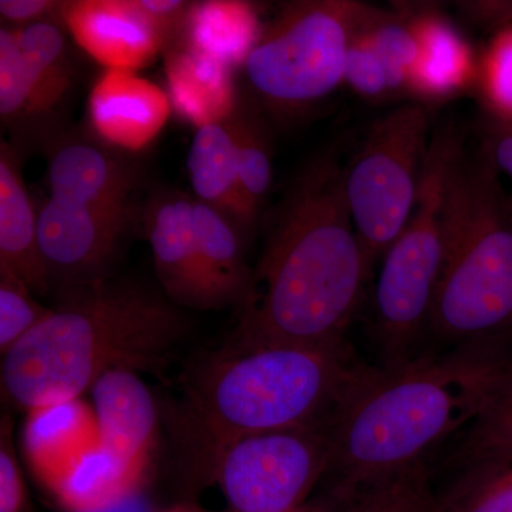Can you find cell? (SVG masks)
I'll return each mask as SVG.
<instances>
[{
  "label": "cell",
  "instance_id": "34",
  "mask_svg": "<svg viewBox=\"0 0 512 512\" xmlns=\"http://www.w3.org/2000/svg\"><path fill=\"white\" fill-rule=\"evenodd\" d=\"M481 151L490 158L498 173L512 180V119H494L484 128Z\"/></svg>",
  "mask_w": 512,
  "mask_h": 512
},
{
  "label": "cell",
  "instance_id": "37",
  "mask_svg": "<svg viewBox=\"0 0 512 512\" xmlns=\"http://www.w3.org/2000/svg\"><path fill=\"white\" fill-rule=\"evenodd\" d=\"M510 208H511V214H512V195L510 197Z\"/></svg>",
  "mask_w": 512,
  "mask_h": 512
},
{
  "label": "cell",
  "instance_id": "5",
  "mask_svg": "<svg viewBox=\"0 0 512 512\" xmlns=\"http://www.w3.org/2000/svg\"><path fill=\"white\" fill-rule=\"evenodd\" d=\"M498 174L481 148H461L448 174L429 333L450 349L512 350V214Z\"/></svg>",
  "mask_w": 512,
  "mask_h": 512
},
{
  "label": "cell",
  "instance_id": "36",
  "mask_svg": "<svg viewBox=\"0 0 512 512\" xmlns=\"http://www.w3.org/2000/svg\"><path fill=\"white\" fill-rule=\"evenodd\" d=\"M356 494L343 493V491L336 490V488H329L326 494L320 495L315 500H309L308 503L298 510L292 512H342L345 510L346 505L352 501ZM161 512H202L190 507H174L170 510Z\"/></svg>",
  "mask_w": 512,
  "mask_h": 512
},
{
  "label": "cell",
  "instance_id": "31",
  "mask_svg": "<svg viewBox=\"0 0 512 512\" xmlns=\"http://www.w3.org/2000/svg\"><path fill=\"white\" fill-rule=\"evenodd\" d=\"M363 26L350 43L346 57L345 83L366 99H384L397 92L386 63L370 42Z\"/></svg>",
  "mask_w": 512,
  "mask_h": 512
},
{
  "label": "cell",
  "instance_id": "4",
  "mask_svg": "<svg viewBox=\"0 0 512 512\" xmlns=\"http://www.w3.org/2000/svg\"><path fill=\"white\" fill-rule=\"evenodd\" d=\"M185 329L178 306L138 286L103 281L62 292L57 308L3 355V400L33 413L74 403L113 370L157 369Z\"/></svg>",
  "mask_w": 512,
  "mask_h": 512
},
{
  "label": "cell",
  "instance_id": "26",
  "mask_svg": "<svg viewBox=\"0 0 512 512\" xmlns=\"http://www.w3.org/2000/svg\"><path fill=\"white\" fill-rule=\"evenodd\" d=\"M0 117L16 131L45 119L13 28L0 29Z\"/></svg>",
  "mask_w": 512,
  "mask_h": 512
},
{
  "label": "cell",
  "instance_id": "18",
  "mask_svg": "<svg viewBox=\"0 0 512 512\" xmlns=\"http://www.w3.org/2000/svg\"><path fill=\"white\" fill-rule=\"evenodd\" d=\"M419 40L420 56L409 74L407 90L429 100L447 99L478 77L474 52L467 40L436 13L409 18Z\"/></svg>",
  "mask_w": 512,
  "mask_h": 512
},
{
  "label": "cell",
  "instance_id": "32",
  "mask_svg": "<svg viewBox=\"0 0 512 512\" xmlns=\"http://www.w3.org/2000/svg\"><path fill=\"white\" fill-rule=\"evenodd\" d=\"M29 495L13 444L10 416L0 424V512H28Z\"/></svg>",
  "mask_w": 512,
  "mask_h": 512
},
{
  "label": "cell",
  "instance_id": "24",
  "mask_svg": "<svg viewBox=\"0 0 512 512\" xmlns=\"http://www.w3.org/2000/svg\"><path fill=\"white\" fill-rule=\"evenodd\" d=\"M237 146L239 180L249 208L258 217L272 183V154L268 131L254 107L239 99L228 119Z\"/></svg>",
  "mask_w": 512,
  "mask_h": 512
},
{
  "label": "cell",
  "instance_id": "17",
  "mask_svg": "<svg viewBox=\"0 0 512 512\" xmlns=\"http://www.w3.org/2000/svg\"><path fill=\"white\" fill-rule=\"evenodd\" d=\"M187 167L195 200L220 212L248 241L256 215L242 192L237 146L228 120L197 128L188 151Z\"/></svg>",
  "mask_w": 512,
  "mask_h": 512
},
{
  "label": "cell",
  "instance_id": "3",
  "mask_svg": "<svg viewBox=\"0 0 512 512\" xmlns=\"http://www.w3.org/2000/svg\"><path fill=\"white\" fill-rule=\"evenodd\" d=\"M382 369L339 348L222 349L185 383L178 416L191 466L208 474L242 437L330 429Z\"/></svg>",
  "mask_w": 512,
  "mask_h": 512
},
{
  "label": "cell",
  "instance_id": "22",
  "mask_svg": "<svg viewBox=\"0 0 512 512\" xmlns=\"http://www.w3.org/2000/svg\"><path fill=\"white\" fill-rule=\"evenodd\" d=\"M13 29L25 57L37 104L46 119L73 86L74 67L69 47L55 22Z\"/></svg>",
  "mask_w": 512,
  "mask_h": 512
},
{
  "label": "cell",
  "instance_id": "10",
  "mask_svg": "<svg viewBox=\"0 0 512 512\" xmlns=\"http://www.w3.org/2000/svg\"><path fill=\"white\" fill-rule=\"evenodd\" d=\"M332 460L330 429L271 431L222 448L207 476L232 512H292L329 476Z\"/></svg>",
  "mask_w": 512,
  "mask_h": 512
},
{
  "label": "cell",
  "instance_id": "27",
  "mask_svg": "<svg viewBox=\"0 0 512 512\" xmlns=\"http://www.w3.org/2000/svg\"><path fill=\"white\" fill-rule=\"evenodd\" d=\"M363 30L386 63L396 92L407 90L409 74L420 56L419 40L409 18H396L376 9Z\"/></svg>",
  "mask_w": 512,
  "mask_h": 512
},
{
  "label": "cell",
  "instance_id": "21",
  "mask_svg": "<svg viewBox=\"0 0 512 512\" xmlns=\"http://www.w3.org/2000/svg\"><path fill=\"white\" fill-rule=\"evenodd\" d=\"M184 29L185 47L229 67L245 63L261 33L255 9L244 2L195 3Z\"/></svg>",
  "mask_w": 512,
  "mask_h": 512
},
{
  "label": "cell",
  "instance_id": "6",
  "mask_svg": "<svg viewBox=\"0 0 512 512\" xmlns=\"http://www.w3.org/2000/svg\"><path fill=\"white\" fill-rule=\"evenodd\" d=\"M461 148L463 140L453 126L433 134L412 217L384 255L375 299V340L382 370L416 360L429 335L443 259L444 195Z\"/></svg>",
  "mask_w": 512,
  "mask_h": 512
},
{
  "label": "cell",
  "instance_id": "16",
  "mask_svg": "<svg viewBox=\"0 0 512 512\" xmlns=\"http://www.w3.org/2000/svg\"><path fill=\"white\" fill-rule=\"evenodd\" d=\"M0 274L15 276L30 291H50L49 272L39 247L37 210L22 175L18 148L0 146Z\"/></svg>",
  "mask_w": 512,
  "mask_h": 512
},
{
  "label": "cell",
  "instance_id": "13",
  "mask_svg": "<svg viewBox=\"0 0 512 512\" xmlns=\"http://www.w3.org/2000/svg\"><path fill=\"white\" fill-rule=\"evenodd\" d=\"M62 22L77 45L109 70L143 69L167 43L134 0L66 2Z\"/></svg>",
  "mask_w": 512,
  "mask_h": 512
},
{
  "label": "cell",
  "instance_id": "19",
  "mask_svg": "<svg viewBox=\"0 0 512 512\" xmlns=\"http://www.w3.org/2000/svg\"><path fill=\"white\" fill-rule=\"evenodd\" d=\"M231 69L188 47L173 50L165 70L174 109L197 128L228 120L239 103Z\"/></svg>",
  "mask_w": 512,
  "mask_h": 512
},
{
  "label": "cell",
  "instance_id": "14",
  "mask_svg": "<svg viewBox=\"0 0 512 512\" xmlns=\"http://www.w3.org/2000/svg\"><path fill=\"white\" fill-rule=\"evenodd\" d=\"M146 228L165 298L178 308L211 309L195 234L194 198L174 190L158 192L148 204Z\"/></svg>",
  "mask_w": 512,
  "mask_h": 512
},
{
  "label": "cell",
  "instance_id": "28",
  "mask_svg": "<svg viewBox=\"0 0 512 512\" xmlns=\"http://www.w3.org/2000/svg\"><path fill=\"white\" fill-rule=\"evenodd\" d=\"M461 451L464 461L512 457V366L493 406L467 431Z\"/></svg>",
  "mask_w": 512,
  "mask_h": 512
},
{
  "label": "cell",
  "instance_id": "11",
  "mask_svg": "<svg viewBox=\"0 0 512 512\" xmlns=\"http://www.w3.org/2000/svg\"><path fill=\"white\" fill-rule=\"evenodd\" d=\"M136 208L109 210L50 197L37 210L39 247L50 285L60 291L107 281Z\"/></svg>",
  "mask_w": 512,
  "mask_h": 512
},
{
  "label": "cell",
  "instance_id": "20",
  "mask_svg": "<svg viewBox=\"0 0 512 512\" xmlns=\"http://www.w3.org/2000/svg\"><path fill=\"white\" fill-rule=\"evenodd\" d=\"M194 225L211 309L239 308L254 274L245 258L247 241L220 212L195 198Z\"/></svg>",
  "mask_w": 512,
  "mask_h": 512
},
{
  "label": "cell",
  "instance_id": "25",
  "mask_svg": "<svg viewBox=\"0 0 512 512\" xmlns=\"http://www.w3.org/2000/svg\"><path fill=\"white\" fill-rule=\"evenodd\" d=\"M342 512H443V504L423 463L360 488Z\"/></svg>",
  "mask_w": 512,
  "mask_h": 512
},
{
  "label": "cell",
  "instance_id": "15",
  "mask_svg": "<svg viewBox=\"0 0 512 512\" xmlns=\"http://www.w3.org/2000/svg\"><path fill=\"white\" fill-rule=\"evenodd\" d=\"M170 96L157 84L127 70H109L94 84L87 116L97 140L126 153L150 146L170 117Z\"/></svg>",
  "mask_w": 512,
  "mask_h": 512
},
{
  "label": "cell",
  "instance_id": "12",
  "mask_svg": "<svg viewBox=\"0 0 512 512\" xmlns=\"http://www.w3.org/2000/svg\"><path fill=\"white\" fill-rule=\"evenodd\" d=\"M50 197L89 207L128 210L140 183L136 165L97 138L59 134L46 140Z\"/></svg>",
  "mask_w": 512,
  "mask_h": 512
},
{
  "label": "cell",
  "instance_id": "2",
  "mask_svg": "<svg viewBox=\"0 0 512 512\" xmlns=\"http://www.w3.org/2000/svg\"><path fill=\"white\" fill-rule=\"evenodd\" d=\"M511 366L512 350L460 346L382 370L333 427L329 488L355 494L426 463L431 450L483 419Z\"/></svg>",
  "mask_w": 512,
  "mask_h": 512
},
{
  "label": "cell",
  "instance_id": "23",
  "mask_svg": "<svg viewBox=\"0 0 512 512\" xmlns=\"http://www.w3.org/2000/svg\"><path fill=\"white\" fill-rule=\"evenodd\" d=\"M440 497L443 512H512V457L466 461L463 476Z\"/></svg>",
  "mask_w": 512,
  "mask_h": 512
},
{
  "label": "cell",
  "instance_id": "35",
  "mask_svg": "<svg viewBox=\"0 0 512 512\" xmlns=\"http://www.w3.org/2000/svg\"><path fill=\"white\" fill-rule=\"evenodd\" d=\"M138 9L157 26L165 39H170L175 29L184 28L192 8L191 3L181 0H134Z\"/></svg>",
  "mask_w": 512,
  "mask_h": 512
},
{
  "label": "cell",
  "instance_id": "8",
  "mask_svg": "<svg viewBox=\"0 0 512 512\" xmlns=\"http://www.w3.org/2000/svg\"><path fill=\"white\" fill-rule=\"evenodd\" d=\"M430 141L429 110L403 104L375 121L345 165L346 200L370 271L412 217Z\"/></svg>",
  "mask_w": 512,
  "mask_h": 512
},
{
  "label": "cell",
  "instance_id": "7",
  "mask_svg": "<svg viewBox=\"0 0 512 512\" xmlns=\"http://www.w3.org/2000/svg\"><path fill=\"white\" fill-rule=\"evenodd\" d=\"M375 8L352 0H302L286 5L245 60L249 87L278 120H291L345 83L353 37Z\"/></svg>",
  "mask_w": 512,
  "mask_h": 512
},
{
  "label": "cell",
  "instance_id": "33",
  "mask_svg": "<svg viewBox=\"0 0 512 512\" xmlns=\"http://www.w3.org/2000/svg\"><path fill=\"white\" fill-rule=\"evenodd\" d=\"M64 3L53 0H2L0 15L8 22L19 25L18 28H23L35 23L53 22L55 18L62 19Z\"/></svg>",
  "mask_w": 512,
  "mask_h": 512
},
{
  "label": "cell",
  "instance_id": "30",
  "mask_svg": "<svg viewBox=\"0 0 512 512\" xmlns=\"http://www.w3.org/2000/svg\"><path fill=\"white\" fill-rule=\"evenodd\" d=\"M485 106L494 119H512V26L501 29L478 66Z\"/></svg>",
  "mask_w": 512,
  "mask_h": 512
},
{
  "label": "cell",
  "instance_id": "9",
  "mask_svg": "<svg viewBox=\"0 0 512 512\" xmlns=\"http://www.w3.org/2000/svg\"><path fill=\"white\" fill-rule=\"evenodd\" d=\"M90 393L99 450L57 497L70 512H110L130 500L156 446V402L137 373L113 370Z\"/></svg>",
  "mask_w": 512,
  "mask_h": 512
},
{
  "label": "cell",
  "instance_id": "29",
  "mask_svg": "<svg viewBox=\"0 0 512 512\" xmlns=\"http://www.w3.org/2000/svg\"><path fill=\"white\" fill-rule=\"evenodd\" d=\"M52 309L33 298L28 286L9 274H0V353L6 355L13 346L42 323Z\"/></svg>",
  "mask_w": 512,
  "mask_h": 512
},
{
  "label": "cell",
  "instance_id": "1",
  "mask_svg": "<svg viewBox=\"0 0 512 512\" xmlns=\"http://www.w3.org/2000/svg\"><path fill=\"white\" fill-rule=\"evenodd\" d=\"M370 275L346 200L345 165L326 151L303 167L272 212L225 349L346 345Z\"/></svg>",
  "mask_w": 512,
  "mask_h": 512
}]
</instances>
